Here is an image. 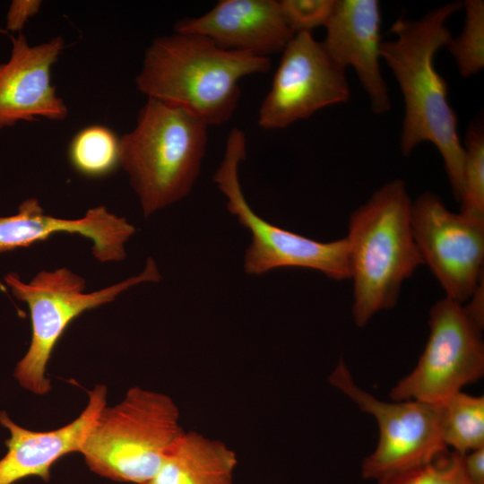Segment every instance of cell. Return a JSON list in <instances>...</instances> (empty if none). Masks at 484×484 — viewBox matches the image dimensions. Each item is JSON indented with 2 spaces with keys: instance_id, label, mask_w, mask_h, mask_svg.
<instances>
[{
  "instance_id": "obj_1",
  "label": "cell",
  "mask_w": 484,
  "mask_h": 484,
  "mask_svg": "<svg viewBox=\"0 0 484 484\" xmlns=\"http://www.w3.org/2000/svg\"><path fill=\"white\" fill-rule=\"evenodd\" d=\"M462 7L443 4L412 20L398 18L391 27L393 40L381 42L380 56L396 79L404 100L400 147L409 156L421 143H431L444 162L454 198L463 190L464 151L457 116L447 99V83L435 67V56L452 38L448 19Z\"/></svg>"
},
{
  "instance_id": "obj_2",
  "label": "cell",
  "mask_w": 484,
  "mask_h": 484,
  "mask_svg": "<svg viewBox=\"0 0 484 484\" xmlns=\"http://www.w3.org/2000/svg\"><path fill=\"white\" fill-rule=\"evenodd\" d=\"M270 68V57L226 49L207 37L175 31L147 48L135 84L147 98L182 108L208 126L220 125L238 108L239 81Z\"/></svg>"
},
{
  "instance_id": "obj_3",
  "label": "cell",
  "mask_w": 484,
  "mask_h": 484,
  "mask_svg": "<svg viewBox=\"0 0 484 484\" xmlns=\"http://www.w3.org/2000/svg\"><path fill=\"white\" fill-rule=\"evenodd\" d=\"M411 204L405 182L396 178L350 214L345 238L358 327L393 307L403 282L424 264L413 236Z\"/></svg>"
},
{
  "instance_id": "obj_4",
  "label": "cell",
  "mask_w": 484,
  "mask_h": 484,
  "mask_svg": "<svg viewBox=\"0 0 484 484\" xmlns=\"http://www.w3.org/2000/svg\"><path fill=\"white\" fill-rule=\"evenodd\" d=\"M207 129L187 111L147 99L134 128L120 138L119 153L145 218L191 192L205 155Z\"/></svg>"
},
{
  "instance_id": "obj_5",
  "label": "cell",
  "mask_w": 484,
  "mask_h": 484,
  "mask_svg": "<svg viewBox=\"0 0 484 484\" xmlns=\"http://www.w3.org/2000/svg\"><path fill=\"white\" fill-rule=\"evenodd\" d=\"M179 419L169 395L133 386L118 403L102 408L79 453L97 475L148 484L185 432Z\"/></svg>"
},
{
  "instance_id": "obj_6",
  "label": "cell",
  "mask_w": 484,
  "mask_h": 484,
  "mask_svg": "<svg viewBox=\"0 0 484 484\" xmlns=\"http://www.w3.org/2000/svg\"><path fill=\"white\" fill-rule=\"evenodd\" d=\"M160 279L151 257L139 274L91 292H85L83 277L65 267L42 270L29 282L17 273L6 274L5 283L17 299L27 304L31 323L29 349L13 373L20 385L37 395L48 394L52 388L46 376L48 361L68 325L85 311L114 301L130 288Z\"/></svg>"
},
{
  "instance_id": "obj_7",
  "label": "cell",
  "mask_w": 484,
  "mask_h": 484,
  "mask_svg": "<svg viewBox=\"0 0 484 484\" xmlns=\"http://www.w3.org/2000/svg\"><path fill=\"white\" fill-rule=\"evenodd\" d=\"M245 133L233 128L226 141L224 157L213 181L226 198L228 211L251 234L244 255V270L262 275L281 267L318 271L326 277L350 279L348 243L345 238L320 242L272 225L255 212L241 189L238 165L246 157Z\"/></svg>"
},
{
  "instance_id": "obj_8",
  "label": "cell",
  "mask_w": 484,
  "mask_h": 484,
  "mask_svg": "<svg viewBox=\"0 0 484 484\" xmlns=\"http://www.w3.org/2000/svg\"><path fill=\"white\" fill-rule=\"evenodd\" d=\"M429 334L417 365L389 393L392 401L439 403L484 375L482 330L464 305L446 297L429 310Z\"/></svg>"
},
{
  "instance_id": "obj_9",
  "label": "cell",
  "mask_w": 484,
  "mask_h": 484,
  "mask_svg": "<svg viewBox=\"0 0 484 484\" xmlns=\"http://www.w3.org/2000/svg\"><path fill=\"white\" fill-rule=\"evenodd\" d=\"M329 382L377 423L376 447L361 466L364 479L377 481L428 462L449 450L442 438L440 403L381 401L357 385L342 359Z\"/></svg>"
},
{
  "instance_id": "obj_10",
  "label": "cell",
  "mask_w": 484,
  "mask_h": 484,
  "mask_svg": "<svg viewBox=\"0 0 484 484\" xmlns=\"http://www.w3.org/2000/svg\"><path fill=\"white\" fill-rule=\"evenodd\" d=\"M411 227L445 297L464 304L483 279L484 218L453 212L437 194L424 192L412 202Z\"/></svg>"
},
{
  "instance_id": "obj_11",
  "label": "cell",
  "mask_w": 484,
  "mask_h": 484,
  "mask_svg": "<svg viewBox=\"0 0 484 484\" xmlns=\"http://www.w3.org/2000/svg\"><path fill=\"white\" fill-rule=\"evenodd\" d=\"M345 71L311 31L296 33L282 51L259 108L258 125L267 130L285 128L321 108L347 102L350 92Z\"/></svg>"
},
{
  "instance_id": "obj_12",
  "label": "cell",
  "mask_w": 484,
  "mask_h": 484,
  "mask_svg": "<svg viewBox=\"0 0 484 484\" xmlns=\"http://www.w3.org/2000/svg\"><path fill=\"white\" fill-rule=\"evenodd\" d=\"M10 39V57L0 63V130L38 117L65 119L68 108L51 82L64 39L58 36L35 46L22 33Z\"/></svg>"
},
{
  "instance_id": "obj_13",
  "label": "cell",
  "mask_w": 484,
  "mask_h": 484,
  "mask_svg": "<svg viewBox=\"0 0 484 484\" xmlns=\"http://www.w3.org/2000/svg\"><path fill=\"white\" fill-rule=\"evenodd\" d=\"M135 231L125 217L104 205L89 209L80 219H63L47 213L32 197L20 204L17 213L0 217V254L67 233L90 239L92 255L99 263L120 262L126 257L125 245Z\"/></svg>"
},
{
  "instance_id": "obj_14",
  "label": "cell",
  "mask_w": 484,
  "mask_h": 484,
  "mask_svg": "<svg viewBox=\"0 0 484 484\" xmlns=\"http://www.w3.org/2000/svg\"><path fill=\"white\" fill-rule=\"evenodd\" d=\"M381 12L376 0H337L324 25L322 44L341 67L351 66L367 93L374 113L391 108L390 96L380 68Z\"/></svg>"
},
{
  "instance_id": "obj_15",
  "label": "cell",
  "mask_w": 484,
  "mask_h": 484,
  "mask_svg": "<svg viewBox=\"0 0 484 484\" xmlns=\"http://www.w3.org/2000/svg\"><path fill=\"white\" fill-rule=\"evenodd\" d=\"M175 31L199 34L226 49L266 57L282 52L295 35L275 0H221L203 15L177 22Z\"/></svg>"
},
{
  "instance_id": "obj_16",
  "label": "cell",
  "mask_w": 484,
  "mask_h": 484,
  "mask_svg": "<svg viewBox=\"0 0 484 484\" xmlns=\"http://www.w3.org/2000/svg\"><path fill=\"white\" fill-rule=\"evenodd\" d=\"M107 405V386L88 392V402L81 414L68 424L48 431H34L13 422L4 411L0 424L8 429L6 454L0 459V484H13L35 476L50 480V469L61 457L79 453L98 414Z\"/></svg>"
},
{
  "instance_id": "obj_17",
  "label": "cell",
  "mask_w": 484,
  "mask_h": 484,
  "mask_svg": "<svg viewBox=\"0 0 484 484\" xmlns=\"http://www.w3.org/2000/svg\"><path fill=\"white\" fill-rule=\"evenodd\" d=\"M237 464L224 443L185 431L148 484H235Z\"/></svg>"
},
{
  "instance_id": "obj_18",
  "label": "cell",
  "mask_w": 484,
  "mask_h": 484,
  "mask_svg": "<svg viewBox=\"0 0 484 484\" xmlns=\"http://www.w3.org/2000/svg\"><path fill=\"white\" fill-rule=\"evenodd\" d=\"M440 403L442 438L451 451L464 454L484 447V397L459 392Z\"/></svg>"
},
{
  "instance_id": "obj_19",
  "label": "cell",
  "mask_w": 484,
  "mask_h": 484,
  "mask_svg": "<svg viewBox=\"0 0 484 484\" xmlns=\"http://www.w3.org/2000/svg\"><path fill=\"white\" fill-rule=\"evenodd\" d=\"M120 138L108 127L92 125L79 131L68 148L73 168L88 177H102L119 165Z\"/></svg>"
},
{
  "instance_id": "obj_20",
  "label": "cell",
  "mask_w": 484,
  "mask_h": 484,
  "mask_svg": "<svg viewBox=\"0 0 484 484\" xmlns=\"http://www.w3.org/2000/svg\"><path fill=\"white\" fill-rule=\"evenodd\" d=\"M465 20L460 35L445 46L455 60L460 74L468 78L484 67V2L466 0Z\"/></svg>"
},
{
  "instance_id": "obj_21",
  "label": "cell",
  "mask_w": 484,
  "mask_h": 484,
  "mask_svg": "<svg viewBox=\"0 0 484 484\" xmlns=\"http://www.w3.org/2000/svg\"><path fill=\"white\" fill-rule=\"evenodd\" d=\"M462 146L463 190L460 211L484 218V131L480 120L469 125Z\"/></svg>"
},
{
  "instance_id": "obj_22",
  "label": "cell",
  "mask_w": 484,
  "mask_h": 484,
  "mask_svg": "<svg viewBox=\"0 0 484 484\" xmlns=\"http://www.w3.org/2000/svg\"><path fill=\"white\" fill-rule=\"evenodd\" d=\"M377 484H472L466 477L461 454L448 450L428 462L393 473Z\"/></svg>"
},
{
  "instance_id": "obj_23",
  "label": "cell",
  "mask_w": 484,
  "mask_h": 484,
  "mask_svg": "<svg viewBox=\"0 0 484 484\" xmlns=\"http://www.w3.org/2000/svg\"><path fill=\"white\" fill-rule=\"evenodd\" d=\"M336 0H281L279 1L283 18L296 34L324 26Z\"/></svg>"
},
{
  "instance_id": "obj_24",
  "label": "cell",
  "mask_w": 484,
  "mask_h": 484,
  "mask_svg": "<svg viewBox=\"0 0 484 484\" xmlns=\"http://www.w3.org/2000/svg\"><path fill=\"white\" fill-rule=\"evenodd\" d=\"M40 6L41 1L38 0L13 1L6 16L7 30L13 32L22 33L26 22L39 13Z\"/></svg>"
},
{
  "instance_id": "obj_25",
  "label": "cell",
  "mask_w": 484,
  "mask_h": 484,
  "mask_svg": "<svg viewBox=\"0 0 484 484\" xmlns=\"http://www.w3.org/2000/svg\"><path fill=\"white\" fill-rule=\"evenodd\" d=\"M467 479L472 484H484V447L461 454Z\"/></svg>"
},
{
  "instance_id": "obj_26",
  "label": "cell",
  "mask_w": 484,
  "mask_h": 484,
  "mask_svg": "<svg viewBox=\"0 0 484 484\" xmlns=\"http://www.w3.org/2000/svg\"><path fill=\"white\" fill-rule=\"evenodd\" d=\"M464 307L469 315L480 327H484V282L479 283Z\"/></svg>"
}]
</instances>
